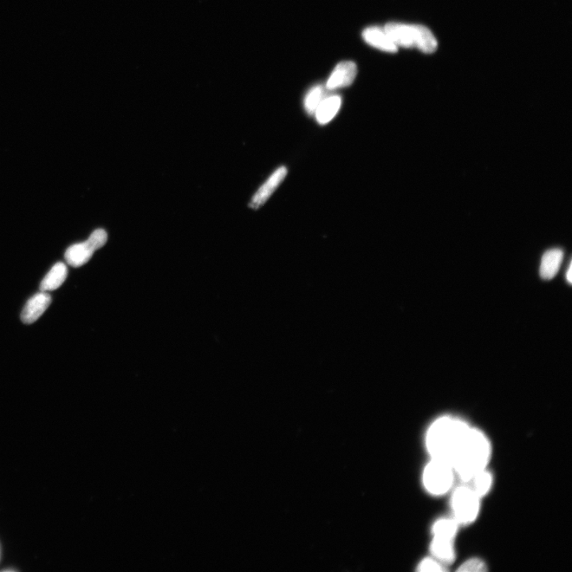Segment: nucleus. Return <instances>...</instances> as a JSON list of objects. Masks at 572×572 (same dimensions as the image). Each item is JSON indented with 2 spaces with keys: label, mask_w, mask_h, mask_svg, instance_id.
Returning <instances> with one entry per match:
<instances>
[{
  "label": "nucleus",
  "mask_w": 572,
  "mask_h": 572,
  "mask_svg": "<svg viewBox=\"0 0 572 572\" xmlns=\"http://www.w3.org/2000/svg\"><path fill=\"white\" fill-rule=\"evenodd\" d=\"M459 526L452 517H441L433 524L432 535L454 539L458 534Z\"/></svg>",
  "instance_id": "obj_15"
},
{
  "label": "nucleus",
  "mask_w": 572,
  "mask_h": 572,
  "mask_svg": "<svg viewBox=\"0 0 572 572\" xmlns=\"http://www.w3.org/2000/svg\"><path fill=\"white\" fill-rule=\"evenodd\" d=\"M341 106V98L340 96H333L324 98L315 113L318 122L322 125H326L339 112Z\"/></svg>",
  "instance_id": "obj_14"
},
{
  "label": "nucleus",
  "mask_w": 572,
  "mask_h": 572,
  "mask_svg": "<svg viewBox=\"0 0 572 572\" xmlns=\"http://www.w3.org/2000/svg\"><path fill=\"white\" fill-rule=\"evenodd\" d=\"M362 36L364 40L377 49L389 52V53H394L398 50V47L392 42L384 30L379 28H368L363 31Z\"/></svg>",
  "instance_id": "obj_11"
},
{
  "label": "nucleus",
  "mask_w": 572,
  "mask_h": 572,
  "mask_svg": "<svg viewBox=\"0 0 572 572\" xmlns=\"http://www.w3.org/2000/svg\"><path fill=\"white\" fill-rule=\"evenodd\" d=\"M417 571L420 572H443L446 571L447 568L446 565L431 556L420 561Z\"/></svg>",
  "instance_id": "obj_18"
},
{
  "label": "nucleus",
  "mask_w": 572,
  "mask_h": 572,
  "mask_svg": "<svg viewBox=\"0 0 572 572\" xmlns=\"http://www.w3.org/2000/svg\"><path fill=\"white\" fill-rule=\"evenodd\" d=\"M68 275L67 265L58 263L53 266L40 285L42 292L53 291L60 287L66 281Z\"/></svg>",
  "instance_id": "obj_13"
},
{
  "label": "nucleus",
  "mask_w": 572,
  "mask_h": 572,
  "mask_svg": "<svg viewBox=\"0 0 572 572\" xmlns=\"http://www.w3.org/2000/svg\"><path fill=\"white\" fill-rule=\"evenodd\" d=\"M324 95V89L321 86H316L309 91L304 101V107L309 114H315L325 98Z\"/></svg>",
  "instance_id": "obj_17"
},
{
  "label": "nucleus",
  "mask_w": 572,
  "mask_h": 572,
  "mask_svg": "<svg viewBox=\"0 0 572 572\" xmlns=\"http://www.w3.org/2000/svg\"><path fill=\"white\" fill-rule=\"evenodd\" d=\"M286 175H287V168L285 166L278 168L269 179L265 182L263 185L259 188L252 198L250 207L253 210H257L263 206L265 201L270 198L271 195L275 193L278 187L282 184Z\"/></svg>",
  "instance_id": "obj_7"
},
{
  "label": "nucleus",
  "mask_w": 572,
  "mask_h": 572,
  "mask_svg": "<svg viewBox=\"0 0 572 572\" xmlns=\"http://www.w3.org/2000/svg\"><path fill=\"white\" fill-rule=\"evenodd\" d=\"M488 571L486 564L479 558H471L460 565L457 571L462 572H484Z\"/></svg>",
  "instance_id": "obj_19"
},
{
  "label": "nucleus",
  "mask_w": 572,
  "mask_h": 572,
  "mask_svg": "<svg viewBox=\"0 0 572 572\" xmlns=\"http://www.w3.org/2000/svg\"><path fill=\"white\" fill-rule=\"evenodd\" d=\"M429 550L433 557L446 566L456 560L457 552L453 539L433 536Z\"/></svg>",
  "instance_id": "obj_10"
},
{
  "label": "nucleus",
  "mask_w": 572,
  "mask_h": 572,
  "mask_svg": "<svg viewBox=\"0 0 572 572\" xmlns=\"http://www.w3.org/2000/svg\"><path fill=\"white\" fill-rule=\"evenodd\" d=\"M357 74L356 64L353 62H343L338 64L327 82L328 89H336L350 86Z\"/></svg>",
  "instance_id": "obj_9"
},
{
  "label": "nucleus",
  "mask_w": 572,
  "mask_h": 572,
  "mask_svg": "<svg viewBox=\"0 0 572 572\" xmlns=\"http://www.w3.org/2000/svg\"><path fill=\"white\" fill-rule=\"evenodd\" d=\"M471 488L477 495L483 498L486 497L492 489L493 484V476L492 473L487 469L479 472L471 480Z\"/></svg>",
  "instance_id": "obj_16"
},
{
  "label": "nucleus",
  "mask_w": 572,
  "mask_h": 572,
  "mask_svg": "<svg viewBox=\"0 0 572 572\" xmlns=\"http://www.w3.org/2000/svg\"><path fill=\"white\" fill-rule=\"evenodd\" d=\"M456 473L451 464L430 459L422 473V484L429 495L441 497L452 490Z\"/></svg>",
  "instance_id": "obj_4"
},
{
  "label": "nucleus",
  "mask_w": 572,
  "mask_h": 572,
  "mask_svg": "<svg viewBox=\"0 0 572 572\" xmlns=\"http://www.w3.org/2000/svg\"><path fill=\"white\" fill-rule=\"evenodd\" d=\"M470 428L466 421L452 416H442L435 420L425 435L429 458L452 464L454 454Z\"/></svg>",
  "instance_id": "obj_2"
},
{
  "label": "nucleus",
  "mask_w": 572,
  "mask_h": 572,
  "mask_svg": "<svg viewBox=\"0 0 572 572\" xmlns=\"http://www.w3.org/2000/svg\"><path fill=\"white\" fill-rule=\"evenodd\" d=\"M107 240V232L103 229H97L86 242L69 246L64 258L69 265L74 268H80L89 261L96 251L102 248L106 244Z\"/></svg>",
  "instance_id": "obj_6"
},
{
  "label": "nucleus",
  "mask_w": 572,
  "mask_h": 572,
  "mask_svg": "<svg viewBox=\"0 0 572 572\" xmlns=\"http://www.w3.org/2000/svg\"><path fill=\"white\" fill-rule=\"evenodd\" d=\"M51 302V297L47 292H39L31 297L22 311L23 322L27 324L35 323L47 311Z\"/></svg>",
  "instance_id": "obj_8"
},
{
  "label": "nucleus",
  "mask_w": 572,
  "mask_h": 572,
  "mask_svg": "<svg viewBox=\"0 0 572 572\" xmlns=\"http://www.w3.org/2000/svg\"><path fill=\"white\" fill-rule=\"evenodd\" d=\"M384 30L396 47H417L426 54H432L437 48V39L424 25L391 23Z\"/></svg>",
  "instance_id": "obj_3"
},
{
  "label": "nucleus",
  "mask_w": 572,
  "mask_h": 572,
  "mask_svg": "<svg viewBox=\"0 0 572 572\" xmlns=\"http://www.w3.org/2000/svg\"><path fill=\"white\" fill-rule=\"evenodd\" d=\"M491 454L488 437L480 429L471 426L452 459L457 477L464 484L470 483L476 474L487 469Z\"/></svg>",
  "instance_id": "obj_1"
},
{
  "label": "nucleus",
  "mask_w": 572,
  "mask_h": 572,
  "mask_svg": "<svg viewBox=\"0 0 572 572\" xmlns=\"http://www.w3.org/2000/svg\"><path fill=\"white\" fill-rule=\"evenodd\" d=\"M568 281L571 283V265L569 266V270L568 271L567 275Z\"/></svg>",
  "instance_id": "obj_20"
},
{
  "label": "nucleus",
  "mask_w": 572,
  "mask_h": 572,
  "mask_svg": "<svg viewBox=\"0 0 572 572\" xmlns=\"http://www.w3.org/2000/svg\"><path fill=\"white\" fill-rule=\"evenodd\" d=\"M481 498L471 486H459L451 497L452 517L459 525H469L476 521L481 510Z\"/></svg>",
  "instance_id": "obj_5"
},
{
  "label": "nucleus",
  "mask_w": 572,
  "mask_h": 572,
  "mask_svg": "<svg viewBox=\"0 0 572 572\" xmlns=\"http://www.w3.org/2000/svg\"><path fill=\"white\" fill-rule=\"evenodd\" d=\"M564 253L561 249H551L544 253L542 259L539 274L545 280L554 278L561 268Z\"/></svg>",
  "instance_id": "obj_12"
}]
</instances>
